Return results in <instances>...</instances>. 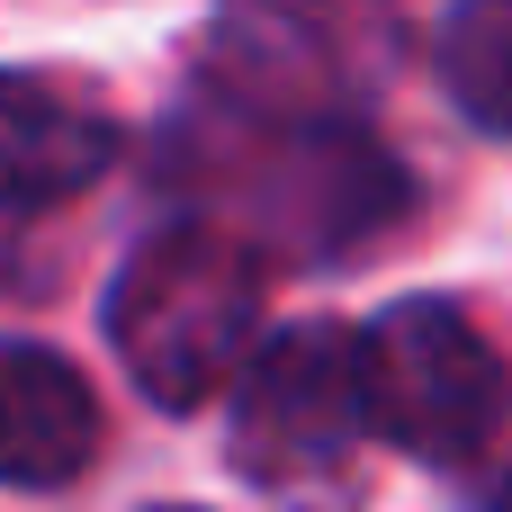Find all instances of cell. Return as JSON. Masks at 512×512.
Segmentation results:
<instances>
[{"mask_svg":"<svg viewBox=\"0 0 512 512\" xmlns=\"http://www.w3.org/2000/svg\"><path fill=\"white\" fill-rule=\"evenodd\" d=\"M360 441H378L360 387V333L297 324L261 342L252 369L234 378V468L252 486L288 504H324L360 477Z\"/></svg>","mask_w":512,"mask_h":512,"instance_id":"3","label":"cell"},{"mask_svg":"<svg viewBox=\"0 0 512 512\" xmlns=\"http://www.w3.org/2000/svg\"><path fill=\"white\" fill-rule=\"evenodd\" d=\"M117 153V117L54 72H0V216L36 225L45 207L81 198Z\"/></svg>","mask_w":512,"mask_h":512,"instance_id":"6","label":"cell"},{"mask_svg":"<svg viewBox=\"0 0 512 512\" xmlns=\"http://www.w3.org/2000/svg\"><path fill=\"white\" fill-rule=\"evenodd\" d=\"M261 315H270V279L234 225H162L153 243L126 252L108 288V342L135 369V387L171 414L225 396L252 369Z\"/></svg>","mask_w":512,"mask_h":512,"instance_id":"1","label":"cell"},{"mask_svg":"<svg viewBox=\"0 0 512 512\" xmlns=\"http://www.w3.org/2000/svg\"><path fill=\"white\" fill-rule=\"evenodd\" d=\"M405 63L396 0H216L207 72L216 99L270 126H360Z\"/></svg>","mask_w":512,"mask_h":512,"instance_id":"2","label":"cell"},{"mask_svg":"<svg viewBox=\"0 0 512 512\" xmlns=\"http://www.w3.org/2000/svg\"><path fill=\"white\" fill-rule=\"evenodd\" d=\"M360 387H369L378 441L414 459H477L512 396L495 342L441 297H405L360 333Z\"/></svg>","mask_w":512,"mask_h":512,"instance_id":"4","label":"cell"},{"mask_svg":"<svg viewBox=\"0 0 512 512\" xmlns=\"http://www.w3.org/2000/svg\"><path fill=\"white\" fill-rule=\"evenodd\" d=\"M162 512H198V504H162Z\"/></svg>","mask_w":512,"mask_h":512,"instance_id":"10","label":"cell"},{"mask_svg":"<svg viewBox=\"0 0 512 512\" xmlns=\"http://www.w3.org/2000/svg\"><path fill=\"white\" fill-rule=\"evenodd\" d=\"M441 81L450 99L486 126L512 135V0H459L441 27Z\"/></svg>","mask_w":512,"mask_h":512,"instance_id":"8","label":"cell"},{"mask_svg":"<svg viewBox=\"0 0 512 512\" xmlns=\"http://www.w3.org/2000/svg\"><path fill=\"white\" fill-rule=\"evenodd\" d=\"M486 504H495V512H512V459H504V477L486 486Z\"/></svg>","mask_w":512,"mask_h":512,"instance_id":"9","label":"cell"},{"mask_svg":"<svg viewBox=\"0 0 512 512\" xmlns=\"http://www.w3.org/2000/svg\"><path fill=\"white\" fill-rule=\"evenodd\" d=\"M99 450L90 378L45 342H0V486H72Z\"/></svg>","mask_w":512,"mask_h":512,"instance_id":"7","label":"cell"},{"mask_svg":"<svg viewBox=\"0 0 512 512\" xmlns=\"http://www.w3.org/2000/svg\"><path fill=\"white\" fill-rule=\"evenodd\" d=\"M225 117H234V144L225 153L207 144L198 171H225V189L252 198L261 234H288V243L324 252V243L378 234L405 207L396 162L360 126H270V117H243V108H225Z\"/></svg>","mask_w":512,"mask_h":512,"instance_id":"5","label":"cell"}]
</instances>
